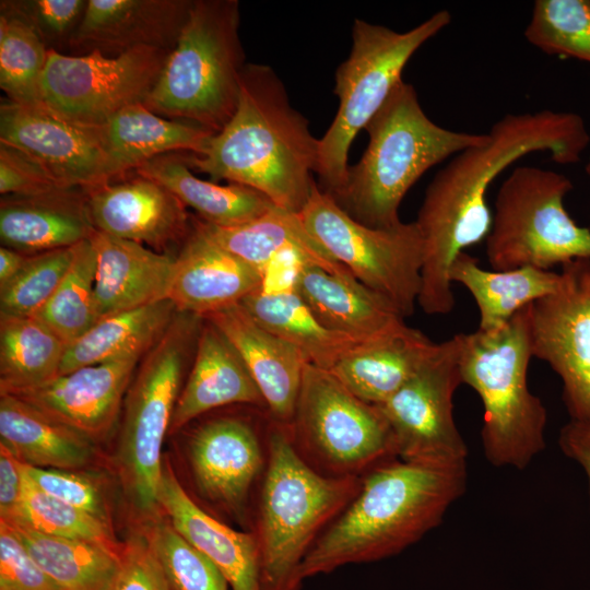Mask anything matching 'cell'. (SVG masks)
<instances>
[{"mask_svg":"<svg viewBox=\"0 0 590 590\" xmlns=\"http://www.w3.org/2000/svg\"><path fill=\"white\" fill-rule=\"evenodd\" d=\"M589 144L590 133L580 115L544 109L504 116L484 142L451 157L429 182L415 220L424 246L417 304L425 314L452 311L450 269L464 249L489 233L486 196L495 178L535 152H547L560 165L576 164Z\"/></svg>","mask_w":590,"mask_h":590,"instance_id":"6da1fadb","label":"cell"},{"mask_svg":"<svg viewBox=\"0 0 590 590\" xmlns=\"http://www.w3.org/2000/svg\"><path fill=\"white\" fill-rule=\"evenodd\" d=\"M308 125L270 66L246 63L232 119L203 153L186 158L192 170L252 188L275 206L299 213L317 184L319 139Z\"/></svg>","mask_w":590,"mask_h":590,"instance_id":"7a4b0ae2","label":"cell"},{"mask_svg":"<svg viewBox=\"0 0 590 590\" xmlns=\"http://www.w3.org/2000/svg\"><path fill=\"white\" fill-rule=\"evenodd\" d=\"M465 487L467 463L396 459L377 467L304 559L302 581L400 554L440 524Z\"/></svg>","mask_w":590,"mask_h":590,"instance_id":"3957f363","label":"cell"},{"mask_svg":"<svg viewBox=\"0 0 590 590\" xmlns=\"http://www.w3.org/2000/svg\"><path fill=\"white\" fill-rule=\"evenodd\" d=\"M268 463L251 515L262 590H300V567L359 489L362 477H330L294 448L287 425L270 417Z\"/></svg>","mask_w":590,"mask_h":590,"instance_id":"277c9868","label":"cell"},{"mask_svg":"<svg viewBox=\"0 0 590 590\" xmlns=\"http://www.w3.org/2000/svg\"><path fill=\"white\" fill-rule=\"evenodd\" d=\"M365 130L368 145L332 197L354 220L376 228L401 222L400 204L424 173L487 139V133L458 132L433 122L413 85L403 80Z\"/></svg>","mask_w":590,"mask_h":590,"instance_id":"5b68a950","label":"cell"},{"mask_svg":"<svg viewBox=\"0 0 590 590\" xmlns=\"http://www.w3.org/2000/svg\"><path fill=\"white\" fill-rule=\"evenodd\" d=\"M530 305L502 329L459 333L462 384L484 408L481 439L495 467L526 469L545 448L547 413L528 387Z\"/></svg>","mask_w":590,"mask_h":590,"instance_id":"8992f818","label":"cell"},{"mask_svg":"<svg viewBox=\"0 0 590 590\" xmlns=\"http://www.w3.org/2000/svg\"><path fill=\"white\" fill-rule=\"evenodd\" d=\"M237 0H192L188 19L144 105L220 132L235 114L245 69Z\"/></svg>","mask_w":590,"mask_h":590,"instance_id":"52a82bcc","label":"cell"},{"mask_svg":"<svg viewBox=\"0 0 590 590\" xmlns=\"http://www.w3.org/2000/svg\"><path fill=\"white\" fill-rule=\"evenodd\" d=\"M202 323L201 316L177 311L145 353L125 396L115 464L126 498L143 521L162 514L163 441Z\"/></svg>","mask_w":590,"mask_h":590,"instance_id":"ba28073f","label":"cell"},{"mask_svg":"<svg viewBox=\"0 0 590 590\" xmlns=\"http://www.w3.org/2000/svg\"><path fill=\"white\" fill-rule=\"evenodd\" d=\"M450 21L451 14L441 10L401 33L354 20L351 52L335 71L333 92L339 107L332 123L319 139L316 174L322 190L333 196L341 189L353 140L402 80V71L411 57Z\"/></svg>","mask_w":590,"mask_h":590,"instance_id":"9c48e42d","label":"cell"},{"mask_svg":"<svg viewBox=\"0 0 590 590\" xmlns=\"http://www.w3.org/2000/svg\"><path fill=\"white\" fill-rule=\"evenodd\" d=\"M287 428L297 453L326 476L363 477L399 459L381 410L353 394L330 370L310 363Z\"/></svg>","mask_w":590,"mask_h":590,"instance_id":"30bf717a","label":"cell"},{"mask_svg":"<svg viewBox=\"0 0 590 590\" xmlns=\"http://www.w3.org/2000/svg\"><path fill=\"white\" fill-rule=\"evenodd\" d=\"M571 190V180L558 172L535 166L512 169L496 194L485 239L493 270H551L590 259V228L578 225L564 205Z\"/></svg>","mask_w":590,"mask_h":590,"instance_id":"8fae6325","label":"cell"},{"mask_svg":"<svg viewBox=\"0 0 590 590\" xmlns=\"http://www.w3.org/2000/svg\"><path fill=\"white\" fill-rule=\"evenodd\" d=\"M298 215L308 233L353 276L387 298L404 318L413 314L424 255L415 221L388 228L364 225L317 184Z\"/></svg>","mask_w":590,"mask_h":590,"instance_id":"7c38bea8","label":"cell"},{"mask_svg":"<svg viewBox=\"0 0 590 590\" xmlns=\"http://www.w3.org/2000/svg\"><path fill=\"white\" fill-rule=\"evenodd\" d=\"M269 423L268 412L257 420L219 415L193 426L186 440L187 465L201 507L241 523L246 531L268 463Z\"/></svg>","mask_w":590,"mask_h":590,"instance_id":"4fadbf2b","label":"cell"},{"mask_svg":"<svg viewBox=\"0 0 590 590\" xmlns=\"http://www.w3.org/2000/svg\"><path fill=\"white\" fill-rule=\"evenodd\" d=\"M169 52L149 47L117 56L48 50L40 81L43 102L71 121L101 126L122 109L145 103Z\"/></svg>","mask_w":590,"mask_h":590,"instance_id":"5bb4252c","label":"cell"},{"mask_svg":"<svg viewBox=\"0 0 590 590\" xmlns=\"http://www.w3.org/2000/svg\"><path fill=\"white\" fill-rule=\"evenodd\" d=\"M462 384L458 334L437 343L417 371L377 405L392 430L398 457L439 465L467 463L468 448L453 416Z\"/></svg>","mask_w":590,"mask_h":590,"instance_id":"9a60e30c","label":"cell"},{"mask_svg":"<svg viewBox=\"0 0 590 590\" xmlns=\"http://www.w3.org/2000/svg\"><path fill=\"white\" fill-rule=\"evenodd\" d=\"M559 275L556 291L530 306L531 352L560 378L570 420L590 422V259Z\"/></svg>","mask_w":590,"mask_h":590,"instance_id":"2e32d148","label":"cell"},{"mask_svg":"<svg viewBox=\"0 0 590 590\" xmlns=\"http://www.w3.org/2000/svg\"><path fill=\"white\" fill-rule=\"evenodd\" d=\"M0 142L30 155L62 188L86 190L117 179L96 127L71 121L44 103L2 101Z\"/></svg>","mask_w":590,"mask_h":590,"instance_id":"e0dca14e","label":"cell"},{"mask_svg":"<svg viewBox=\"0 0 590 590\" xmlns=\"http://www.w3.org/2000/svg\"><path fill=\"white\" fill-rule=\"evenodd\" d=\"M142 357L130 356L83 366L9 394L96 442L115 427Z\"/></svg>","mask_w":590,"mask_h":590,"instance_id":"ac0fdd59","label":"cell"},{"mask_svg":"<svg viewBox=\"0 0 590 590\" xmlns=\"http://www.w3.org/2000/svg\"><path fill=\"white\" fill-rule=\"evenodd\" d=\"M92 223L104 234L160 251L185 241L193 227L184 203L134 172L85 190Z\"/></svg>","mask_w":590,"mask_h":590,"instance_id":"d6986e66","label":"cell"},{"mask_svg":"<svg viewBox=\"0 0 590 590\" xmlns=\"http://www.w3.org/2000/svg\"><path fill=\"white\" fill-rule=\"evenodd\" d=\"M192 0H87L69 50L117 56L149 47L172 51Z\"/></svg>","mask_w":590,"mask_h":590,"instance_id":"ffe728a7","label":"cell"},{"mask_svg":"<svg viewBox=\"0 0 590 590\" xmlns=\"http://www.w3.org/2000/svg\"><path fill=\"white\" fill-rule=\"evenodd\" d=\"M263 272L193 227L175 258L166 298L177 311L204 317L239 304L261 288Z\"/></svg>","mask_w":590,"mask_h":590,"instance_id":"44dd1931","label":"cell"},{"mask_svg":"<svg viewBox=\"0 0 590 590\" xmlns=\"http://www.w3.org/2000/svg\"><path fill=\"white\" fill-rule=\"evenodd\" d=\"M232 342L266 402L269 416L288 425L309 363L293 344L259 324L240 304L203 317Z\"/></svg>","mask_w":590,"mask_h":590,"instance_id":"7402d4cb","label":"cell"},{"mask_svg":"<svg viewBox=\"0 0 590 590\" xmlns=\"http://www.w3.org/2000/svg\"><path fill=\"white\" fill-rule=\"evenodd\" d=\"M158 504L172 526L222 571L231 590H262L253 533L236 530L204 510L182 487L167 457Z\"/></svg>","mask_w":590,"mask_h":590,"instance_id":"603a6c76","label":"cell"},{"mask_svg":"<svg viewBox=\"0 0 590 590\" xmlns=\"http://www.w3.org/2000/svg\"><path fill=\"white\" fill-rule=\"evenodd\" d=\"M232 404L267 411L263 397L235 346L222 331L203 318L169 434L179 432L205 413Z\"/></svg>","mask_w":590,"mask_h":590,"instance_id":"cb8c5ba5","label":"cell"},{"mask_svg":"<svg viewBox=\"0 0 590 590\" xmlns=\"http://www.w3.org/2000/svg\"><path fill=\"white\" fill-rule=\"evenodd\" d=\"M295 288L318 321L331 331L361 343L378 340L405 324L401 312L351 272L331 273L304 263Z\"/></svg>","mask_w":590,"mask_h":590,"instance_id":"d4e9b609","label":"cell"},{"mask_svg":"<svg viewBox=\"0 0 590 590\" xmlns=\"http://www.w3.org/2000/svg\"><path fill=\"white\" fill-rule=\"evenodd\" d=\"M82 188L1 196L0 239L25 255L73 247L95 232Z\"/></svg>","mask_w":590,"mask_h":590,"instance_id":"484cf974","label":"cell"},{"mask_svg":"<svg viewBox=\"0 0 590 590\" xmlns=\"http://www.w3.org/2000/svg\"><path fill=\"white\" fill-rule=\"evenodd\" d=\"M94 286L98 319L167 299L176 256L95 231Z\"/></svg>","mask_w":590,"mask_h":590,"instance_id":"4316f807","label":"cell"},{"mask_svg":"<svg viewBox=\"0 0 590 590\" xmlns=\"http://www.w3.org/2000/svg\"><path fill=\"white\" fill-rule=\"evenodd\" d=\"M437 343L406 324L346 353L331 373L357 398L380 405L423 365Z\"/></svg>","mask_w":590,"mask_h":590,"instance_id":"83f0119b","label":"cell"},{"mask_svg":"<svg viewBox=\"0 0 590 590\" xmlns=\"http://www.w3.org/2000/svg\"><path fill=\"white\" fill-rule=\"evenodd\" d=\"M117 179L163 154L204 152L212 132L131 105L96 127Z\"/></svg>","mask_w":590,"mask_h":590,"instance_id":"f1b7e54d","label":"cell"},{"mask_svg":"<svg viewBox=\"0 0 590 590\" xmlns=\"http://www.w3.org/2000/svg\"><path fill=\"white\" fill-rule=\"evenodd\" d=\"M0 444L37 468L82 470L96 455L95 441L9 393L0 394Z\"/></svg>","mask_w":590,"mask_h":590,"instance_id":"f546056e","label":"cell"},{"mask_svg":"<svg viewBox=\"0 0 590 590\" xmlns=\"http://www.w3.org/2000/svg\"><path fill=\"white\" fill-rule=\"evenodd\" d=\"M187 152H173L154 157L134 173L164 186L199 219L220 227H233L251 222L275 205L261 192L244 185L223 186L193 175Z\"/></svg>","mask_w":590,"mask_h":590,"instance_id":"4dcf8cb0","label":"cell"},{"mask_svg":"<svg viewBox=\"0 0 590 590\" xmlns=\"http://www.w3.org/2000/svg\"><path fill=\"white\" fill-rule=\"evenodd\" d=\"M197 221L217 245L262 272L274 258L285 252H296L306 263L331 273L350 272L308 233L298 213L274 206L262 216L233 227Z\"/></svg>","mask_w":590,"mask_h":590,"instance_id":"1f68e13d","label":"cell"},{"mask_svg":"<svg viewBox=\"0 0 590 590\" xmlns=\"http://www.w3.org/2000/svg\"><path fill=\"white\" fill-rule=\"evenodd\" d=\"M449 276L473 296L480 317L477 330L483 332L505 327L522 308L555 292L560 280L559 272L533 267L485 270L465 251L453 261Z\"/></svg>","mask_w":590,"mask_h":590,"instance_id":"d6a6232c","label":"cell"},{"mask_svg":"<svg viewBox=\"0 0 590 590\" xmlns=\"http://www.w3.org/2000/svg\"><path fill=\"white\" fill-rule=\"evenodd\" d=\"M239 304L259 324L300 350L310 364L327 370L363 344L321 324L295 285L259 288Z\"/></svg>","mask_w":590,"mask_h":590,"instance_id":"836d02e7","label":"cell"},{"mask_svg":"<svg viewBox=\"0 0 590 590\" xmlns=\"http://www.w3.org/2000/svg\"><path fill=\"white\" fill-rule=\"evenodd\" d=\"M176 307L161 299L101 319L67 346L59 374L130 356H144L172 322Z\"/></svg>","mask_w":590,"mask_h":590,"instance_id":"e575fe53","label":"cell"},{"mask_svg":"<svg viewBox=\"0 0 590 590\" xmlns=\"http://www.w3.org/2000/svg\"><path fill=\"white\" fill-rule=\"evenodd\" d=\"M3 521L61 590H105L120 552L86 541L45 534L20 521Z\"/></svg>","mask_w":590,"mask_h":590,"instance_id":"d590c367","label":"cell"},{"mask_svg":"<svg viewBox=\"0 0 590 590\" xmlns=\"http://www.w3.org/2000/svg\"><path fill=\"white\" fill-rule=\"evenodd\" d=\"M66 349L38 319L0 316V393L32 388L57 376Z\"/></svg>","mask_w":590,"mask_h":590,"instance_id":"8d00e7d4","label":"cell"},{"mask_svg":"<svg viewBox=\"0 0 590 590\" xmlns=\"http://www.w3.org/2000/svg\"><path fill=\"white\" fill-rule=\"evenodd\" d=\"M48 48L13 0L0 2V86L8 101L43 104L42 75Z\"/></svg>","mask_w":590,"mask_h":590,"instance_id":"74e56055","label":"cell"},{"mask_svg":"<svg viewBox=\"0 0 590 590\" xmlns=\"http://www.w3.org/2000/svg\"><path fill=\"white\" fill-rule=\"evenodd\" d=\"M97 256L90 239L76 245L73 262L50 298L32 317L51 329L67 346L98 321L94 286Z\"/></svg>","mask_w":590,"mask_h":590,"instance_id":"f35d334b","label":"cell"},{"mask_svg":"<svg viewBox=\"0 0 590 590\" xmlns=\"http://www.w3.org/2000/svg\"><path fill=\"white\" fill-rule=\"evenodd\" d=\"M23 480L17 512L7 521H20L45 534L86 541L120 552L122 542L116 539L110 523L44 493L24 475Z\"/></svg>","mask_w":590,"mask_h":590,"instance_id":"ab89813d","label":"cell"},{"mask_svg":"<svg viewBox=\"0 0 590 590\" xmlns=\"http://www.w3.org/2000/svg\"><path fill=\"white\" fill-rule=\"evenodd\" d=\"M526 39L547 55L590 63V0H536Z\"/></svg>","mask_w":590,"mask_h":590,"instance_id":"60d3db41","label":"cell"},{"mask_svg":"<svg viewBox=\"0 0 590 590\" xmlns=\"http://www.w3.org/2000/svg\"><path fill=\"white\" fill-rule=\"evenodd\" d=\"M141 530L151 543L172 590H231L215 564L185 539L163 512L143 521Z\"/></svg>","mask_w":590,"mask_h":590,"instance_id":"b9f144b4","label":"cell"},{"mask_svg":"<svg viewBox=\"0 0 590 590\" xmlns=\"http://www.w3.org/2000/svg\"><path fill=\"white\" fill-rule=\"evenodd\" d=\"M73 247L28 255L20 272L0 287V316H33L50 298L74 256Z\"/></svg>","mask_w":590,"mask_h":590,"instance_id":"7bdbcfd3","label":"cell"},{"mask_svg":"<svg viewBox=\"0 0 590 590\" xmlns=\"http://www.w3.org/2000/svg\"><path fill=\"white\" fill-rule=\"evenodd\" d=\"M21 470L44 493L110 523L105 489L92 474L83 470L37 468L22 462Z\"/></svg>","mask_w":590,"mask_h":590,"instance_id":"ee69618b","label":"cell"},{"mask_svg":"<svg viewBox=\"0 0 590 590\" xmlns=\"http://www.w3.org/2000/svg\"><path fill=\"white\" fill-rule=\"evenodd\" d=\"M105 590H172L142 530L135 531L122 542L117 567Z\"/></svg>","mask_w":590,"mask_h":590,"instance_id":"f6af8a7d","label":"cell"},{"mask_svg":"<svg viewBox=\"0 0 590 590\" xmlns=\"http://www.w3.org/2000/svg\"><path fill=\"white\" fill-rule=\"evenodd\" d=\"M34 26L48 50L68 49L78 30L87 0H13Z\"/></svg>","mask_w":590,"mask_h":590,"instance_id":"bcb514c9","label":"cell"},{"mask_svg":"<svg viewBox=\"0 0 590 590\" xmlns=\"http://www.w3.org/2000/svg\"><path fill=\"white\" fill-rule=\"evenodd\" d=\"M0 590H61L3 520H0Z\"/></svg>","mask_w":590,"mask_h":590,"instance_id":"7dc6e473","label":"cell"},{"mask_svg":"<svg viewBox=\"0 0 590 590\" xmlns=\"http://www.w3.org/2000/svg\"><path fill=\"white\" fill-rule=\"evenodd\" d=\"M58 188L62 187L34 158L15 146L0 142L1 196H32Z\"/></svg>","mask_w":590,"mask_h":590,"instance_id":"c3c4849f","label":"cell"},{"mask_svg":"<svg viewBox=\"0 0 590 590\" xmlns=\"http://www.w3.org/2000/svg\"><path fill=\"white\" fill-rule=\"evenodd\" d=\"M21 462L0 444V519L12 520L19 509L23 492Z\"/></svg>","mask_w":590,"mask_h":590,"instance_id":"681fc988","label":"cell"},{"mask_svg":"<svg viewBox=\"0 0 590 590\" xmlns=\"http://www.w3.org/2000/svg\"><path fill=\"white\" fill-rule=\"evenodd\" d=\"M558 446L583 469L590 489V422L570 420L559 430Z\"/></svg>","mask_w":590,"mask_h":590,"instance_id":"f907efd6","label":"cell"},{"mask_svg":"<svg viewBox=\"0 0 590 590\" xmlns=\"http://www.w3.org/2000/svg\"><path fill=\"white\" fill-rule=\"evenodd\" d=\"M28 255L1 246L0 287L9 283L23 268Z\"/></svg>","mask_w":590,"mask_h":590,"instance_id":"816d5d0a","label":"cell"},{"mask_svg":"<svg viewBox=\"0 0 590 590\" xmlns=\"http://www.w3.org/2000/svg\"><path fill=\"white\" fill-rule=\"evenodd\" d=\"M585 172H586V174H587L588 176H590V157H589L588 163H587V165H586V167H585Z\"/></svg>","mask_w":590,"mask_h":590,"instance_id":"f5cc1de1","label":"cell"}]
</instances>
